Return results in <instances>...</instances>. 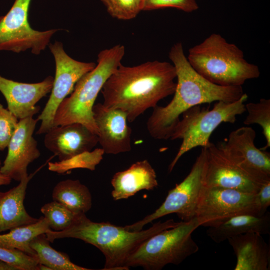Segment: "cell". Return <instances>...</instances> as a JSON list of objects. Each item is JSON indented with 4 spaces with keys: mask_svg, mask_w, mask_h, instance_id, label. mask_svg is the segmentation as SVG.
Masks as SVG:
<instances>
[{
    "mask_svg": "<svg viewBox=\"0 0 270 270\" xmlns=\"http://www.w3.org/2000/svg\"><path fill=\"white\" fill-rule=\"evenodd\" d=\"M93 117L98 130V143L104 153L116 154L132 148V130L125 112L118 108L94 104Z\"/></svg>",
    "mask_w": 270,
    "mask_h": 270,
    "instance_id": "cell-14",
    "label": "cell"
},
{
    "mask_svg": "<svg viewBox=\"0 0 270 270\" xmlns=\"http://www.w3.org/2000/svg\"><path fill=\"white\" fill-rule=\"evenodd\" d=\"M207 158V148H202L188 176L168 192L162 204L142 220L124 226L129 231L138 232L146 224L171 214H176L183 222L195 218L200 190L204 186Z\"/></svg>",
    "mask_w": 270,
    "mask_h": 270,
    "instance_id": "cell-8",
    "label": "cell"
},
{
    "mask_svg": "<svg viewBox=\"0 0 270 270\" xmlns=\"http://www.w3.org/2000/svg\"><path fill=\"white\" fill-rule=\"evenodd\" d=\"M248 232L270 234V213L267 211L262 216L248 214L235 216L216 226L208 227L206 230L208 236L217 244Z\"/></svg>",
    "mask_w": 270,
    "mask_h": 270,
    "instance_id": "cell-21",
    "label": "cell"
},
{
    "mask_svg": "<svg viewBox=\"0 0 270 270\" xmlns=\"http://www.w3.org/2000/svg\"><path fill=\"white\" fill-rule=\"evenodd\" d=\"M186 58L199 74L218 86H242L260 76L258 66L246 61L236 45L218 34H211L190 48Z\"/></svg>",
    "mask_w": 270,
    "mask_h": 270,
    "instance_id": "cell-4",
    "label": "cell"
},
{
    "mask_svg": "<svg viewBox=\"0 0 270 270\" xmlns=\"http://www.w3.org/2000/svg\"><path fill=\"white\" fill-rule=\"evenodd\" d=\"M45 134L46 148L60 160L91 151L98 143V136L78 122L54 127Z\"/></svg>",
    "mask_w": 270,
    "mask_h": 270,
    "instance_id": "cell-17",
    "label": "cell"
},
{
    "mask_svg": "<svg viewBox=\"0 0 270 270\" xmlns=\"http://www.w3.org/2000/svg\"><path fill=\"white\" fill-rule=\"evenodd\" d=\"M0 261L14 267L16 270H38L36 257L16 249L0 246Z\"/></svg>",
    "mask_w": 270,
    "mask_h": 270,
    "instance_id": "cell-29",
    "label": "cell"
},
{
    "mask_svg": "<svg viewBox=\"0 0 270 270\" xmlns=\"http://www.w3.org/2000/svg\"><path fill=\"white\" fill-rule=\"evenodd\" d=\"M256 131L242 126L216 146L224 156L250 178L262 184L270 182V154L254 144Z\"/></svg>",
    "mask_w": 270,
    "mask_h": 270,
    "instance_id": "cell-12",
    "label": "cell"
},
{
    "mask_svg": "<svg viewBox=\"0 0 270 270\" xmlns=\"http://www.w3.org/2000/svg\"><path fill=\"white\" fill-rule=\"evenodd\" d=\"M0 270H16L15 268L8 264L0 261Z\"/></svg>",
    "mask_w": 270,
    "mask_h": 270,
    "instance_id": "cell-34",
    "label": "cell"
},
{
    "mask_svg": "<svg viewBox=\"0 0 270 270\" xmlns=\"http://www.w3.org/2000/svg\"><path fill=\"white\" fill-rule=\"evenodd\" d=\"M30 2L15 0L8 12L0 16V52L18 53L30 50L33 54H39L58 31H38L32 28L28 21Z\"/></svg>",
    "mask_w": 270,
    "mask_h": 270,
    "instance_id": "cell-10",
    "label": "cell"
},
{
    "mask_svg": "<svg viewBox=\"0 0 270 270\" xmlns=\"http://www.w3.org/2000/svg\"><path fill=\"white\" fill-rule=\"evenodd\" d=\"M181 222L170 219L154 224L146 230L132 232L109 222H94L85 214H78L72 224L61 231L50 230L45 234L48 240L71 238L79 239L99 249L106 258V270H127L125 262L130 254L146 239L158 232L178 226Z\"/></svg>",
    "mask_w": 270,
    "mask_h": 270,
    "instance_id": "cell-3",
    "label": "cell"
},
{
    "mask_svg": "<svg viewBox=\"0 0 270 270\" xmlns=\"http://www.w3.org/2000/svg\"><path fill=\"white\" fill-rule=\"evenodd\" d=\"M175 68L166 62L149 61L135 66L122 64L110 76L100 92L103 105L126 112L132 122L162 100L174 94Z\"/></svg>",
    "mask_w": 270,
    "mask_h": 270,
    "instance_id": "cell-1",
    "label": "cell"
},
{
    "mask_svg": "<svg viewBox=\"0 0 270 270\" xmlns=\"http://www.w3.org/2000/svg\"><path fill=\"white\" fill-rule=\"evenodd\" d=\"M54 78L48 76L36 83L16 82L0 76V92L6 98L8 109L18 119L32 116L40 110L36 104L50 92Z\"/></svg>",
    "mask_w": 270,
    "mask_h": 270,
    "instance_id": "cell-16",
    "label": "cell"
},
{
    "mask_svg": "<svg viewBox=\"0 0 270 270\" xmlns=\"http://www.w3.org/2000/svg\"><path fill=\"white\" fill-rule=\"evenodd\" d=\"M18 122V118L0 104V151L8 147Z\"/></svg>",
    "mask_w": 270,
    "mask_h": 270,
    "instance_id": "cell-30",
    "label": "cell"
},
{
    "mask_svg": "<svg viewBox=\"0 0 270 270\" xmlns=\"http://www.w3.org/2000/svg\"><path fill=\"white\" fill-rule=\"evenodd\" d=\"M104 154L102 148H97L92 151L84 152L67 160L55 162H50L48 168L50 170L59 174L79 168L94 170L96 166L102 160Z\"/></svg>",
    "mask_w": 270,
    "mask_h": 270,
    "instance_id": "cell-25",
    "label": "cell"
},
{
    "mask_svg": "<svg viewBox=\"0 0 270 270\" xmlns=\"http://www.w3.org/2000/svg\"><path fill=\"white\" fill-rule=\"evenodd\" d=\"M124 54V46L120 44L98 53L95 68L80 78L70 96L58 106L54 118L53 128L78 122L98 136L92 108L104 83L122 64Z\"/></svg>",
    "mask_w": 270,
    "mask_h": 270,
    "instance_id": "cell-5",
    "label": "cell"
},
{
    "mask_svg": "<svg viewBox=\"0 0 270 270\" xmlns=\"http://www.w3.org/2000/svg\"><path fill=\"white\" fill-rule=\"evenodd\" d=\"M111 184L112 196L115 200L126 199L141 190H152L158 186L156 172L146 160L116 173Z\"/></svg>",
    "mask_w": 270,
    "mask_h": 270,
    "instance_id": "cell-19",
    "label": "cell"
},
{
    "mask_svg": "<svg viewBox=\"0 0 270 270\" xmlns=\"http://www.w3.org/2000/svg\"><path fill=\"white\" fill-rule=\"evenodd\" d=\"M198 226L195 217L154 234L130 254L124 266L128 270L130 266H140L147 270H160L168 264H180L198 250L192 236Z\"/></svg>",
    "mask_w": 270,
    "mask_h": 270,
    "instance_id": "cell-7",
    "label": "cell"
},
{
    "mask_svg": "<svg viewBox=\"0 0 270 270\" xmlns=\"http://www.w3.org/2000/svg\"><path fill=\"white\" fill-rule=\"evenodd\" d=\"M258 201L260 206V216L268 211L270 206V182L261 185L257 193Z\"/></svg>",
    "mask_w": 270,
    "mask_h": 270,
    "instance_id": "cell-32",
    "label": "cell"
},
{
    "mask_svg": "<svg viewBox=\"0 0 270 270\" xmlns=\"http://www.w3.org/2000/svg\"><path fill=\"white\" fill-rule=\"evenodd\" d=\"M262 184L250 178L229 160L212 142L207 148L204 186L222 188L256 194Z\"/></svg>",
    "mask_w": 270,
    "mask_h": 270,
    "instance_id": "cell-15",
    "label": "cell"
},
{
    "mask_svg": "<svg viewBox=\"0 0 270 270\" xmlns=\"http://www.w3.org/2000/svg\"><path fill=\"white\" fill-rule=\"evenodd\" d=\"M248 98V94L244 93L238 100L232 102H216L212 110L198 105L183 112L170 138L180 139L182 142L169 165L168 172L172 170L186 152L198 146L208 148L210 143V136L221 124H234L236 116L246 112L245 102Z\"/></svg>",
    "mask_w": 270,
    "mask_h": 270,
    "instance_id": "cell-6",
    "label": "cell"
},
{
    "mask_svg": "<svg viewBox=\"0 0 270 270\" xmlns=\"http://www.w3.org/2000/svg\"><path fill=\"white\" fill-rule=\"evenodd\" d=\"M56 63V72L51 94L42 113L37 118L41 124L36 134H46L53 128L54 118L62 102L72 92L77 82L93 70L96 64L74 60L64 51L62 44L56 41L48 46Z\"/></svg>",
    "mask_w": 270,
    "mask_h": 270,
    "instance_id": "cell-11",
    "label": "cell"
},
{
    "mask_svg": "<svg viewBox=\"0 0 270 270\" xmlns=\"http://www.w3.org/2000/svg\"><path fill=\"white\" fill-rule=\"evenodd\" d=\"M1 164L0 161V165ZM12 179L2 174L0 171V186L4 185H8L11 182Z\"/></svg>",
    "mask_w": 270,
    "mask_h": 270,
    "instance_id": "cell-33",
    "label": "cell"
},
{
    "mask_svg": "<svg viewBox=\"0 0 270 270\" xmlns=\"http://www.w3.org/2000/svg\"><path fill=\"white\" fill-rule=\"evenodd\" d=\"M245 108L248 114L244 124L248 126L252 124L260 126L266 144L260 149L266 150L270 147V100L261 98L257 102L246 104Z\"/></svg>",
    "mask_w": 270,
    "mask_h": 270,
    "instance_id": "cell-26",
    "label": "cell"
},
{
    "mask_svg": "<svg viewBox=\"0 0 270 270\" xmlns=\"http://www.w3.org/2000/svg\"><path fill=\"white\" fill-rule=\"evenodd\" d=\"M38 121L32 116L18 120L8 146L7 156L0 168V172L12 180L20 182L28 176V164L40 155L37 142L33 137Z\"/></svg>",
    "mask_w": 270,
    "mask_h": 270,
    "instance_id": "cell-13",
    "label": "cell"
},
{
    "mask_svg": "<svg viewBox=\"0 0 270 270\" xmlns=\"http://www.w3.org/2000/svg\"><path fill=\"white\" fill-rule=\"evenodd\" d=\"M40 211L48 220L50 228L54 231H61L68 228L78 214L55 200L44 204Z\"/></svg>",
    "mask_w": 270,
    "mask_h": 270,
    "instance_id": "cell-27",
    "label": "cell"
},
{
    "mask_svg": "<svg viewBox=\"0 0 270 270\" xmlns=\"http://www.w3.org/2000/svg\"><path fill=\"white\" fill-rule=\"evenodd\" d=\"M45 234L34 238L30 243L36 252L38 264H44L51 270H90L72 262L69 256L64 252L57 251L50 244Z\"/></svg>",
    "mask_w": 270,
    "mask_h": 270,
    "instance_id": "cell-24",
    "label": "cell"
},
{
    "mask_svg": "<svg viewBox=\"0 0 270 270\" xmlns=\"http://www.w3.org/2000/svg\"><path fill=\"white\" fill-rule=\"evenodd\" d=\"M109 14L120 20L135 18L142 10V0H100Z\"/></svg>",
    "mask_w": 270,
    "mask_h": 270,
    "instance_id": "cell-28",
    "label": "cell"
},
{
    "mask_svg": "<svg viewBox=\"0 0 270 270\" xmlns=\"http://www.w3.org/2000/svg\"><path fill=\"white\" fill-rule=\"evenodd\" d=\"M244 214L260 216L257 193L202 186L195 215L200 226H216L231 217Z\"/></svg>",
    "mask_w": 270,
    "mask_h": 270,
    "instance_id": "cell-9",
    "label": "cell"
},
{
    "mask_svg": "<svg viewBox=\"0 0 270 270\" xmlns=\"http://www.w3.org/2000/svg\"><path fill=\"white\" fill-rule=\"evenodd\" d=\"M164 8H174L186 12L198 8L196 0H142V10H150Z\"/></svg>",
    "mask_w": 270,
    "mask_h": 270,
    "instance_id": "cell-31",
    "label": "cell"
},
{
    "mask_svg": "<svg viewBox=\"0 0 270 270\" xmlns=\"http://www.w3.org/2000/svg\"><path fill=\"white\" fill-rule=\"evenodd\" d=\"M50 230L48 220L41 216L34 223L20 226L10 230L8 233L0 234V246L18 250L37 258L30 243L36 236Z\"/></svg>",
    "mask_w": 270,
    "mask_h": 270,
    "instance_id": "cell-23",
    "label": "cell"
},
{
    "mask_svg": "<svg viewBox=\"0 0 270 270\" xmlns=\"http://www.w3.org/2000/svg\"><path fill=\"white\" fill-rule=\"evenodd\" d=\"M52 198L76 214H86L92 205L88 188L78 180L68 179L58 182L53 189Z\"/></svg>",
    "mask_w": 270,
    "mask_h": 270,
    "instance_id": "cell-22",
    "label": "cell"
},
{
    "mask_svg": "<svg viewBox=\"0 0 270 270\" xmlns=\"http://www.w3.org/2000/svg\"><path fill=\"white\" fill-rule=\"evenodd\" d=\"M34 174L24 178L8 190L0 192V233L38 220L28 214L24 204L28 183Z\"/></svg>",
    "mask_w": 270,
    "mask_h": 270,
    "instance_id": "cell-20",
    "label": "cell"
},
{
    "mask_svg": "<svg viewBox=\"0 0 270 270\" xmlns=\"http://www.w3.org/2000/svg\"><path fill=\"white\" fill-rule=\"evenodd\" d=\"M236 258L234 270H269L270 247L262 234L248 232L228 240Z\"/></svg>",
    "mask_w": 270,
    "mask_h": 270,
    "instance_id": "cell-18",
    "label": "cell"
},
{
    "mask_svg": "<svg viewBox=\"0 0 270 270\" xmlns=\"http://www.w3.org/2000/svg\"><path fill=\"white\" fill-rule=\"evenodd\" d=\"M168 56L177 80L173 98L166 106L157 105L152 108L146 122L150 136L160 140L170 138L180 116L188 109L218 101L232 102L244 94L242 86H218L199 74L189 63L181 42L172 46Z\"/></svg>",
    "mask_w": 270,
    "mask_h": 270,
    "instance_id": "cell-2",
    "label": "cell"
}]
</instances>
